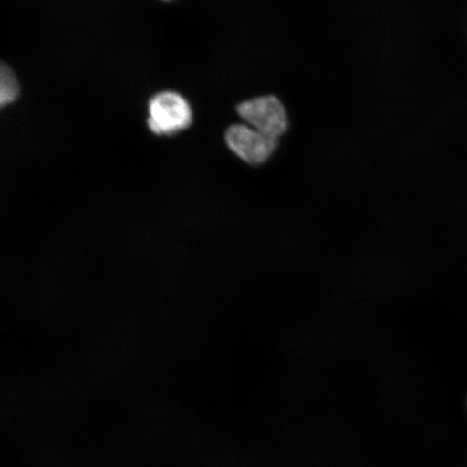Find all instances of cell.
I'll use <instances>...</instances> for the list:
<instances>
[{
    "label": "cell",
    "mask_w": 467,
    "mask_h": 467,
    "mask_svg": "<svg viewBox=\"0 0 467 467\" xmlns=\"http://www.w3.org/2000/svg\"><path fill=\"white\" fill-rule=\"evenodd\" d=\"M19 96V84L8 66L0 62V109L14 102Z\"/></svg>",
    "instance_id": "277c9868"
},
{
    "label": "cell",
    "mask_w": 467,
    "mask_h": 467,
    "mask_svg": "<svg viewBox=\"0 0 467 467\" xmlns=\"http://www.w3.org/2000/svg\"><path fill=\"white\" fill-rule=\"evenodd\" d=\"M238 115L246 124L268 137L278 139L287 130L288 116L282 102L274 96H265L238 105Z\"/></svg>",
    "instance_id": "7a4b0ae2"
},
{
    "label": "cell",
    "mask_w": 467,
    "mask_h": 467,
    "mask_svg": "<svg viewBox=\"0 0 467 467\" xmlns=\"http://www.w3.org/2000/svg\"><path fill=\"white\" fill-rule=\"evenodd\" d=\"M227 145L234 154L250 165H261L277 148V139L255 130L247 124L233 125L225 133Z\"/></svg>",
    "instance_id": "3957f363"
},
{
    "label": "cell",
    "mask_w": 467,
    "mask_h": 467,
    "mask_svg": "<svg viewBox=\"0 0 467 467\" xmlns=\"http://www.w3.org/2000/svg\"><path fill=\"white\" fill-rule=\"evenodd\" d=\"M192 124V109L185 99L172 91L159 93L150 102L149 127L156 134L171 136Z\"/></svg>",
    "instance_id": "6da1fadb"
}]
</instances>
